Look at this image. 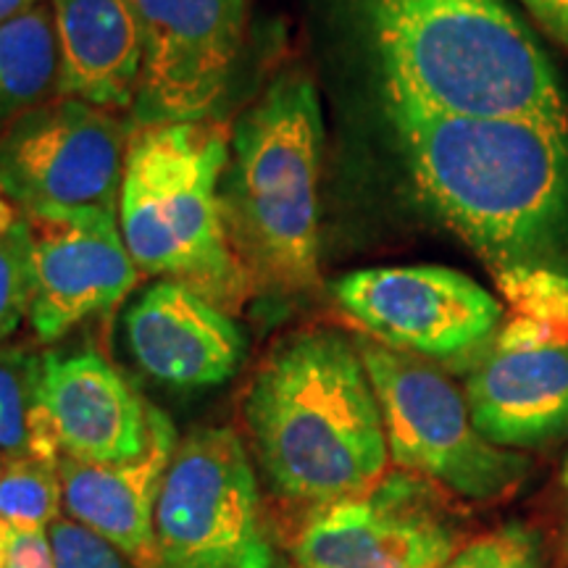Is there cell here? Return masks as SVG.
Here are the masks:
<instances>
[{
	"label": "cell",
	"instance_id": "6da1fadb",
	"mask_svg": "<svg viewBox=\"0 0 568 568\" xmlns=\"http://www.w3.org/2000/svg\"><path fill=\"white\" fill-rule=\"evenodd\" d=\"M418 201L508 287L556 268L568 232V122L453 116L385 101Z\"/></svg>",
	"mask_w": 568,
	"mask_h": 568
},
{
	"label": "cell",
	"instance_id": "ba28073f",
	"mask_svg": "<svg viewBox=\"0 0 568 568\" xmlns=\"http://www.w3.org/2000/svg\"><path fill=\"white\" fill-rule=\"evenodd\" d=\"M132 124L77 98L34 105L0 138V195L30 219L119 213Z\"/></svg>",
	"mask_w": 568,
	"mask_h": 568
},
{
	"label": "cell",
	"instance_id": "52a82bcc",
	"mask_svg": "<svg viewBox=\"0 0 568 568\" xmlns=\"http://www.w3.org/2000/svg\"><path fill=\"white\" fill-rule=\"evenodd\" d=\"M153 531L155 568L274 566L258 477L232 426H197L176 443Z\"/></svg>",
	"mask_w": 568,
	"mask_h": 568
},
{
	"label": "cell",
	"instance_id": "9c48e42d",
	"mask_svg": "<svg viewBox=\"0 0 568 568\" xmlns=\"http://www.w3.org/2000/svg\"><path fill=\"white\" fill-rule=\"evenodd\" d=\"M366 337L424 361L477 358L493 345L503 305L471 276L445 266H376L332 284Z\"/></svg>",
	"mask_w": 568,
	"mask_h": 568
},
{
	"label": "cell",
	"instance_id": "7a4b0ae2",
	"mask_svg": "<svg viewBox=\"0 0 568 568\" xmlns=\"http://www.w3.org/2000/svg\"><path fill=\"white\" fill-rule=\"evenodd\" d=\"M385 101L479 119L568 122L558 71L508 0H345Z\"/></svg>",
	"mask_w": 568,
	"mask_h": 568
},
{
	"label": "cell",
	"instance_id": "83f0119b",
	"mask_svg": "<svg viewBox=\"0 0 568 568\" xmlns=\"http://www.w3.org/2000/svg\"><path fill=\"white\" fill-rule=\"evenodd\" d=\"M272 568H301V564H297L295 556L290 558V556H282V552H280V558L274 560V566H272Z\"/></svg>",
	"mask_w": 568,
	"mask_h": 568
},
{
	"label": "cell",
	"instance_id": "8fae6325",
	"mask_svg": "<svg viewBox=\"0 0 568 568\" xmlns=\"http://www.w3.org/2000/svg\"><path fill=\"white\" fill-rule=\"evenodd\" d=\"M460 537L439 487L397 468L368 493L314 510L295 560L301 568H445Z\"/></svg>",
	"mask_w": 568,
	"mask_h": 568
},
{
	"label": "cell",
	"instance_id": "4316f807",
	"mask_svg": "<svg viewBox=\"0 0 568 568\" xmlns=\"http://www.w3.org/2000/svg\"><path fill=\"white\" fill-rule=\"evenodd\" d=\"M560 487L566 493V539H564V560L568 564V458L564 464V471H560Z\"/></svg>",
	"mask_w": 568,
	"mask_h": 568
},
{
	"label": "cell",
	"instance_id": "5bb4252c",
	"mask_svg": "<svg viewBox=\"0 0 568 568\" xmlns=\"http://www.w3.org/2000/svg\"><path fill=\"white\" fill-rule=\"evenodd\" d=\"M130 353L151 379L176 389L230 382L245 353L232 314L180 282L159 280L124 316Z\"/></svg>",
	"mask_w": 568,
	"mask_h": 568
},
{
	"label": "cell",
	"instance_id": "5b68a950",
	"mask_svg": "<svg viewBox=\"0 0 568 568\" xmlns=\"http://www.w3.org/2000/svg\"><path fill=\"white\" fill-rule=\"evenodd\" d=\"M226 159L230 132L219 122L134 126L119 226L140 274L180 282L234 314L253 282L224 226Z\"/></svg>",
	"mask_w": 568,
	"mask_h": 568
},
{
	"label": "cell",
	"instance_id": "e0dca14e",
	"mask_svg": "<svg viewBox=\"0 0 568 568\" xmlns=\"http://www.w3.org/2000/svg\"><path fill=\"white\" fill-rule=\"evenodd\" d=\"M59 95L103 111H132L142 77V21L134 0H51Z\"/></svg>",
	"mask_w": 568,
	"mask_h": 568
},
{
	"label": "cell",
	"instance_id": "ffe728a7",
	"mask_svg": "<svg viewBox=\"0 0 568 568\" xmlns=\"http://www.w3.org/2000/svg\"><path fill=\"white\" fill-rule=\"evenodd\" d=\"M32 219L0 195V345L17 335L32 301Z\"/></svg>",
	"mask_w": 568,
	"mask_h": 568
},
{
	"label": "cell",
	"instance_id": "d4e9b609",
	"mask_svg": "<svg viewBox=\"0 0 568 568\" xmlns=\"http://www.w3.org/2000/svg\"><path fill=\"white\" fill-rule=\"evenodd\" d=\"M537 24L568 51V0H521Z\"/></svg>",
	"mask_w": 568,
	"mask_h": 568
},
{
	"label": "cell",
	"instance_id": "9a60e30c",
	"mask_svg": "<svg viewBox=\"0 0 568 568\" xmlns=\"http://www.w3.org/2000/svg\"><path fill=\"white\" fill-rule=\"evenodd\" d=\"M481 437L506 450H542L568 435V339L477 355L464 387Z\"/></svg>",
	"mask_w": 568,
	"mask_h": 568
},
{
	"label": "cell",
	"instance_id": "cb8c5ba5",
	"mask_svg": "<svg viewBox=\"0 0 568 568\" xmlns=\"http://www.w3.org/2000/svg\"><path fill=\"white\" fill-rule=\"evenodd\" d=\"M0 568H55L48 529L0 516Z\"/></svg>",
	"mask_w": 568,
	"mask_h": 568
},
{
	"label": "cell",
	"instance_id": "277c9868",
	"mask_svg": "<svg viewBox=\"0 0 568 568\" xmlns=\"http://www.w3.org/2000/svg\"><path fill=\"white\" fill-rule=\"evenodd\" d=\"M322 151V101L303 71L276 77L232 124L222 211L253 287L311 293L318 284Z\"/></svg>",
	"mask_w": 568,
	"mask_h": 568
},
{
	"label": "cell",
	"instance_id": "603a6c76",
	"mask_svg": "<svg viewBox=\"0 0 568 568\" xmlns=\"http://www.w3.org/2000/svg\"><path fill=\"white\" fill-rule=\"evenodd\" d=\"M55 568H134L132 560L109 539L82 527L74 518L61 516L48 527Z\"/></svg>",
	"mask_w": 568,
	"mask_h": 568
},
{
	"label": "cell",
	"instance_id": "2e32d148",
	"mask_svg": "<svg viewBox=\"0 0 568 568\" xmlns=\"http://www.w3.org/2000/svg\"><path fill=\"white\" fill-rule=\"evenodd\" d=\"M176 443L174 424L153 408L151 445L140 458L119 464L59 460L67 516L109 539L134 568H155V503Z\"/></svg>",
	"mask_w": 568,
	"mask_h": 568
},
{
	"label": "cell",
	"instance_id": "7402d4cb",
	"mask_svg": "<svg viewBox=\"0 0 568 568\" xmlns=\"http://www.w3.org/2000/svg\"><path fill=\"white\" fill-rule=\"evenodd\" d=\"M445 568H548L545 537L527 521H508L460 545Z\"/></svg>",
	"mask_w": 568,
	"mask_h": 568
},
{
	"label": "cell",
	"instance_id": "d6986e66",
	"mask_svg": "<svg viewBox=\"0 0 568 568\" xmlns=\"http://www.w3.org/2000/svg\"><path fill=\"white\" fill-rule=\"evenodd\" d=\"M40 364L42 355L30 347L0 345V453L3 456H38Z\"/></svg>",
	"mask_w": 568,
	"mask_h": 568
},
{
	"label": "cell",
	"instance_id": "f1b7e54d",
	"mask_svg": "<svg viewBox=\"0 0 568 568\" xmlns=\"http://www.w3.org/2000/svg\"><path fill=\"white\" fill-rule=\"evenodd\" d=\"M3 458H6V456H3V453H0V466H3Z\"/></svg>",
	"mask_w": 568,
	"mask_h": 568
},
{
	"label": "cell",
	"instance_id": "ac0fdd59",
	"mask_svg": "<svg viewBox=\"0 0 568 568\" xmlns=\"http://www.w3.org/2000/svg\"><path fill=\"white\" fill-rule=\"evenodd\" d=\"M59 95V48L51 6L0 24V138L21 113Z\"/></svg>",
	"mask_w": 568,
	"mask_h": 568
},
{
	"label": "cell",
	"instance_id": "484cf974",
	"mask_svg": "<svg viewBox=\"0 0 568 568\" xmlns=\"http://www.w3.org/2000/svg\"><path fill=\"white\" fill-rule=\"evenodd\" d=\"M40 3H45V0H0V24L21 17V13L34 9V6Z\"/></svg>",
	"mask_w": 568,
	"mask_h": 568
},
{
	"label": "cell",
	"instance_id": "7c38bea8",
	"mask_svg": "<svg viewBox=\"0 0 568 568\" xmlns=\"http://www.w3.org/2000/svg\"><path fill=\"white\" fill-rule=\"evenodd\" d=\"M32 301L27 324L55 343L88 318L119 305L138 284L119 213L74 211L32 219Z\"/></svg>",
	"mask_w": 568,
	"mask_h": 568
},
{
	"label": "cell",
	"instance_id": "8992f818",
	"mask_svg": "<svg viewBox=\"0 0 568 568\" xmlns=\"http://www.w3.org/2000/svg\"><path fill=\"white\" fill-rule=\"evenodd\" d=\"M385 422L389 460L447 495L495 503L514 495L531 471L524 453L481 437L466 395L416 355L355 337Z\"/></svg>",
	"mask_w": 568,
	"mask_h": 568
},
{
	"label": "cell",
	"instance_id": "30bf717a",
	"mask_svg": "<svg viewBox=\"0 0 568 568\" xmlns=\"http://www.w3.org/2000/svg\"><path fill=\"white\" fill-rule=\"evenodd\" d=\"M142 77L132 130L216 122L243 53L251 0H134Z\"/></svg>",
	"mask_w": 568,
	"mask_h": 568
},
{
	"label": "cell",
	"instance_id": "4fadbf2b",
	"mask_svg": "<svg viewBox=\"0 0 568 568\" xmlns=\"http://www.w3.org/2000/svg\"><path fill=\"white\" fill-rule=\"evenodd\" d=\"M153 406L95 351L45 353L38 382V456L119 464L151 445Z\"/></svg>",
	"mask_w": 568,
	"mask_h": 568
},
{
	"label": "cell",
	"instance_id": "44dd1931",
	"mask_svg": "<svg viewBox=\"0 0 568 568\" xmlns=\"http://www.w3.org/2000/svg\"><path fill=\"white\" fill-rule=\"evenodd\" d=\"M63 487L59 460L6 456L0 466V516L17 524L51 527L61 518Z\"/></svg>",
	"mask_w": 568,
	"mask_h": 568
},
{
	"label": "cell",
	"instance_id": "3957f363",
	"mask_svg": "<svg viewBox=\"0 0 568 568\" xmlns=\"http://www.w3.org/2000/svg\"><path fill=\"white\" fill-rule=\"evenodd\" d=\"M268 487L314 510L351 500L387 474L382 408L355 339L311 326L272 347L243 400Z\"/></svg>",
	"mask_w": 568,
	"mask_h": 568
}]
</instances>
